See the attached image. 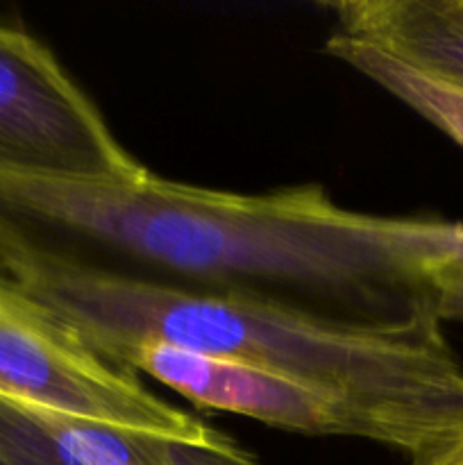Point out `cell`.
I'll use <instances>...</instances> for the list:
<instances>
[{"instance_id":"cell-1","label":"cell","mask_w":463,"mask_h":465,"mask_svg":"<svg viewBox=\"0 0 463 465\" xmlns=\"http://www.w3.org/2000/svg\"><path fill=\"white\" fill-rule=\"evenodd\" d=\"M440 223L354 212L320 184L236 193L150 171L127 182L0 173L9 280L71 272L357 325L431 313L427 262Z\"/></svg>"},{"instance_id":"cell-4","label":"cell","mask_w":463,"mask_h":465,"mask_svg":"<svg viewBox=\"0 0 463 465\" xmlns=\"http://www.w3.org/2000/svg\"><path fill=\"white\" fill-rule=\"evenodd\" d=\"M145 171L53 50L0 23V173L127 182Z\"/></svg>"},{"instance_id":"cell-3","label":"cell","mask_w":463,"mask_h":465,"mask_svg":"<svg viewBox=\"0 0 463 465\" xmlns=\"http://www.w3.org/2000/svg\"><path fill=\"white\" fill-rule=\"evenodd\" d=\"M0 393L121 430L189 436L209 425L163 402L0 272Z\"/></svg>"},{"instance_id":"cell-5","label":"cell","mask_w":463,"mask_h":465,"mask_svg":"<svg viewBox=\"0 0 463 465\" xmlns=\"http://www.w3.org/2000/svg\"><path fill=\"white\" fill-rule=\"evenodd\" d=\"M118 363L145 372L182 398L302 436H348L395 448L389 427L334 391L257 366L163 343H141Z\"/></svg>"},{"instance_id":"cell-8","label":"cell","mask_w":463,"mask_h":465,"mask_svg":"<svg viewBox=\"0 0 463 465\" xmlns=\"http://www.w3.org/2000/svg\"><path fill=\"white\" fill-rule=\"evenodd\" d=\"M325 53L384 89L463 148V89L407 66L386 50L363 39L334 32Z\"/></svg>"},{"instance_id":"cell-7","label":"cell","mask_w":463,"mask_h":465,"mask_svg":"<svg viewBox=\"0 0 463 465\" xmlns=\"http://www.w3.org/2000/svg\"><path fill=\"white\" fill-rule=\"evenodd\" d=\"M327 9L336 32L463 89V0H343Z\"/></svg>"},{"instance_id":"cell-2","label":"cell","mask_w":463,"mask_h":465,"mask_svg":"<svg viewBox=\"0 0 463 465\" xmlns=\"http://www.w3.org/2000/svg\"><path fill=\"white\" fill-rule=\"evenodd\" d=\"M14 282L113 363L134 345L163 343L295 377L379 418L395 450L411 457L463 425V363L431 313L357 325L71 272H27Z\"/></svg>"},{"instance_id":"cell-6","label":"cell","mask_w":463,"mask_h":465,"mask_svg":"<svg viewBox=\"0 0 463 465\" xmlns=\"http://www.w3.org/2000/svg\"><path fill=\"white\" fill-rule=\"evenodd\" d=\"M0 465H261L209 425L166 436L121 430L0 393Z\"/></svg>"},{"instance_id":"cell-9","label":"cell","mask_w":463,"mask_h":465,"mask_svg":"<svg viewBox=\"0 0 463 465\" xmlns=\"http://www.w3.org/2000/svg\"><path fill=\"white\" fill-rule=\"evenodd\" d=\"M427 298L440 322H463V223H440L434 252L427 262Z\"/></svg>"}]
</instances>
